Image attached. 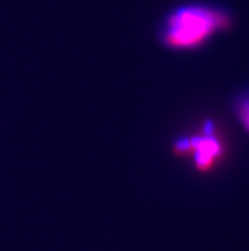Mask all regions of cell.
I'll use <instances>...</instances> for the list:
<instances>
[{"label":"cell","mask_w":249,"mask_h":251,"mask_svg":"<svg viewBox=\"0 0 249 251\" xmlns=\"http://www.w3.org/2000/svg\"><path fill=\"white\" fill-rule=\"evenodd\" d=\"M233 22L231 13L224 6L207 3L183 4L165 16L159 38L170 50H199L216 35L229 31Z\"/></svg>","instance_id":"6da1fadb"},{"label":"cell","mask_w":249,"mask_h":251,"mask_svg":"<svg viewBox=\"0 0 249 251\" xmlns=\"http://www.w3.org/2000/svg\"><path fill=\"white\" fill-rule=\"evenodd\" d=\"M191 139V150L195 169L200 172L214 170L220 161L224 159L225 146L223 140L215 134V124L206 121L204 134L195 135Z\"/></svg>","instance_id":"7a4b0ae2"},{"label":"cell","mask_w":249,"mask_h":251,"mask_svg":"<svg viewBox=\"0 0 249 251\" xmlns=\"http://www.w3.org/2000/svg\"><path fill=\"white\" fill-rule=\"evenodd\" d=\"M233 112L244 131L249 134V89L240 92L234 99Z\"/></svg>","instance_id":"3957f363"}]
</instances>
